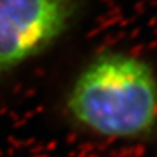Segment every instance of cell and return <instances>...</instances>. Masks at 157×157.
<instances>
[{"mask_svg":"<svg viewBox=\"0 0 157 157\" xmlns=\"http://www.w3.org/2000/svg\"><path fill=\"white\" fill-rule=\"evenodd\" d=\"M63 110L76 128L92 136L148 141L157 135V73L136 54L102 50L72 78Z\"/></svg>","mask_w":157,"mask_h":157,"instance_id":"6da1fadb","label":"cell"},{"mask_svg":"<svg viewBox=\"0 0 157 157\" xmlns=\"http://www.w3.org/2000/svg\"><path fill=\"white\" fill-rule=\"evenodd\" d=\"M86 0H0V77L47 51L77 21Z\"/></svg>","mask_w":157,"mask_h":157,"instance_id":"7a4b0ae2","label":"cell"}]
</instances>
